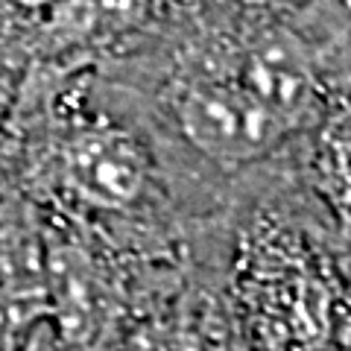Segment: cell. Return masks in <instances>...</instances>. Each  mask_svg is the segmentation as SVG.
<instances>
[{
    "instance_id": "obj_6",
    "label": "cell",
    "mask_w": 351,
    "mask_h": 351,
    "mask_svg": "<svg viewBox=\"0 0 351 351\" xmlns=\"http://www.w3.org/2000/svg\"><path fill=\"white\" fill-rule=\"evenodd\" d=\"M18 91V73H15V44L0 41V135H3L9 108H12Z\"/></svg>"
},
{
    "instance_id": "obj_4",
    "label": "cell",
    "mask_w": 351,
    "mask_h": 351,
    "mask_svg": "<svg viewBox=\"0 0 351 351\" xmlns=\"http://www.w3.org/2000/svg\"><path fill=\"white\" fill-rule=\"evenodd\" d=\"M234 76L252 94H258L272 112H278L293 129L313 112V76L307 71L302 53L287 38H267L255 44L237 64Z\"/></svg>"
},
{
    "instance_id": "obj_3",
    "label": "cell",
    "mask_w": 351,
    "mask_h": 351,
    "mask_svg": "<svg viewBox=\"0 0 351 351\" xmlns=\"http://www.w3.org/2000/svg\"><path fill=\"white\" fill-rule=\"evenodd\" d=\"M158 3L161 0H59L29 32L36 62H59L129 38L158 12Z\"/></svg>"
},
{
    "instance_id": "obj_2",
    "label": "cell",
    "mask_w": 351,
    "mask_h": 351,
    "mask_svg": "<svg viewBox=\"0 0 351 351\" xmlns=\"http://www.w3.org/2000/svg\"><path fill=\"white\" fill-rule=\"evenodd\" d=\"M182 138L219 164H246L276 149L293 126L252 94L234 73H193L173 88Z\"/></svg>"
},
{
    "instance_id": "obj_5",
    "label": "cell",
    "mask_w": 351,
    "mask_h": 351,
    "mask_svg": "<svg viewBox=\"0 0 351 351\" xmlns=\"http://www.w3.org/2000/svg\"><path fill=\"white\" fill-rule=\"evenodd\" d=\"M59 0H0V41L18 44L41 24Z\"/></svg>"
},
{
    "instance_id": "obj_1",
    "label": "cell",
    "mask_w": 351,
    "mask_h": 351,
    "mask_svg": "<svg viewBox=\"0 0 351 351\" xmlns=\"http://www.w3.org/2000/svg\"><path fill=\"white\" fill-rule=\"evenodd\" d=\"M41 173L71 202L126 214L152 191V156L144 138L108 117H68L41 141Z\"/></svg>"
}]
</instances>
